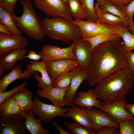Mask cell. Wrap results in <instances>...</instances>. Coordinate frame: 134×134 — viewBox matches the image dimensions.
<instances>
[{
	"label": "cell",
	"instance_id": "obj_16",
	"mask_svg": "<svg viewBox=\"0 0 134 134\" xmlns=\"http://www.w3.org/2000/svg\"><path fill=\"white\" fill-rule=\"evenodd\" d=\"M77 95L78 96L74 99L73 103L82 108L92 110L94 107L100 109L104 104L96 98L92 89H90L86 92L82 90Z\"/></svg>",
	"mask_w": 134,
	"mask_h": 134
},
{
	"label": "cell",
	"instance_id": "obj_24",
	"mask_svg": "<svg viewBox=\"0 0 134 134\" xmlns=\"http://www.w3.org/2000/svg\"><path fill=\"white\" fill-rule=\"evenodd\" d=\"M12 96L25 114L31 110L33 100L32 99L33 94L31 91L25 87L17 92Z\"/></svg>",
	"mask_w": 134,
	"mask_h": 134
},
{
	"label": "cell",
	"instance_id": "obj_21",
	"mask_svg": "<svg viewBox=\"0 0 134 134\" xmlns=\"http://www.w3.org/2000/svg\"><path fill=\"white\" fill-rule=\"evenodd\" d=\"M65 118H70L83 127L95 131L91 118L81 107L74 105L71 106L66 113Z\"/></svg>",
	"mask_w": 134,
	"mask_h": 134
},
{
	"label": "cell",
	"instance_id": "obj_14",
	"mask_svg": "<svg viewBox=\"0 0 134 134\" xmlns=\"http://www.w3.org/2000/svg\"><path fill=\"white\" fill-rule=\"evenodd\" d=\"M126 103L125 100L117 101L103 105L100 109L107 113L114 121L119 124L124 120L134 119L125 107Z\"/></svg>",
	"mask_w": 134,
	"mask_h": 134
},
{
	"label": "cell",
	"instance_id": "obj_1",
	"mask_svg": "<svg viewBox=\"0 0 134 134\" xmlns=\"http://www.w3.org/2000/svg\"><path fill=\"white\" fill-rule=\"evenodd\" d=\"M121 38L105 42L92 51L88 79L92 87L114 72L129 66L127 53Z\"/></svg>",
	"mask_w": 134,
	"mask_h": 134
},
{
	"label": "cell",
	"instance_id": "obj_33",
	"mask_svg": "<svg viewBox=\"0 0 134 134\" xmlns=\"http://www.w3.org/2000/svg\"><path fill=\"white\" fill-rule=\"evenodd\" d=\"M71 79V71L60 75L53 81L54 87L64 88L68 87Z\"/></svg>",
	"mask_w": 134,
	"mask_h": 134
},
{
	"label": "cell",
	"instance_id": "obj_8",
	"mask_svg": "<svg viewBox=\"0 0 134 134\" xmlns=\"http://www.w3.org/2000/svg\"><path fill=\"white\" fill-rule=\"evenodd\" d=\"M46 62L42 60L38 62L30 61L29 64L26 65L27 70L31 74H34L38 82L37 86L43 89L54 87L53 81L48 74Z\"/></svg>",
	"mask_w": 134,
	"mask_h": 134
},
{
	"label": "cell",
	"instance_id": "obj_31",
	"mask_svg": "<svg viewBox=\"0 0 134 134\" xmlns=\"http://www.w3.org/2000/svg\"><path fill=\"white\" fill-rule=\"evenodd\" d=\"M79 0L85 10L87 16V20L97 23L98 12L95 6V0Z\"/></svg>",
	"mask_w": 134,
	"mask_h": 134
},
{
	"label": "cell",
	"instance_id": "obj_37",
	"mask_svg": "<svg viewBox=\"0 0 134 134\" xmlns=\"http://www.w3.org/2000/svg\"><path fill=\"white\" fill-rule=\"evenodd\" d=\"M19 0H1L0 1V7L10 14L14 12L16 3Z\"/></svg>",
	"mask_w": 134,
	"mask_h": 134
},
{
	"label": "cell",
	"instance_id": "obj_23",
	"mask_svg": "<svg viewBox=\"0 0 134 134\" xmlns=\"http://www.w3.org/2000/svg\"><path fill=\"white\" fill-rule=\"evenodd\" d=\"M31 110L26 114L25 124L27 130L31 134H50V131L44 128L41 124V119H35Z\"/></svg>",
	"mask_w": 134,
	"mask_h": 134
},
{
	"label": "cell",
	"instance_id": "obj_18",
	"mask_svg": "<svg viewBox=\"0 0 134 134\" xmlns=\"http://www.w3.org/2000/svg\"><path fill=\"white\" fill-rule=\"evenodd\" d=\"M68 87L62 88L54 87L46 89H38L36 93L38 96L50 100L54 105L63 107L65 106L64 97Z\"/></svg>",
	"mask_w": 134,
	"mask_h": 134
},
{
	"label": "cell",
	"instance_id": "obj_9",
	"mask_svg": "<svg viewBox=\"0 0 134 134\" xmlns=\"http://www.w3.org/2000/svg\"><path fill=\"white\" fill-rule=\"evenodd\" d=\"M73 43L69 46L61 48L60 46L50 44L43 46L38 54L42 61L46 62L69 59L77 60L72 52Z\"/></svg>",
	"mask_w": 134,
	"mask_h": 134
},
{
	"label": "cell",
	"instance_id": "obj_10",
	"mask_svg": "<svg viewBox=\"0 0 134 134\" xmlns=\"http://www.w3.org/2000/svg\"><path fill=\"white\" fill-rule=\"evenodd\" d=\"M72 22L77 25L82 33V38H90L103 33H117V27L88 20H75Z\"/></svg>",
	"mask_w": 134,
	"mask_h": 134
},
{
	"label": "cell",
	"instance_id": "obj_27",
	"mask_svg": "<svg viewBox=\"0 0 134 134\" xmlns=\"http://www.w3.org/2000/svg\"><path fill=\"white\" fill-rule=\"evenodd\" d=\"M0 22L7 27L13 35H22L23 32L15 25L10 14L0 7Z\"/></svg>",
	"mask_w": 134,
	"mask_h": 134
},
{
	"label": "cell",
	"instance_id": "obj_41",
	"mask_svg": "<svg viewBox=\"0 0 134 134\" xmlns=\"http://www.w3.org/2000/svg\"><path fill=\"white\" fill-rule=\"evenodd\" d=\"M127 58L129 65L134 73V53L132 51L128 53Z\"/></svg>",
	"mask_w": 134,
	"mask_h": 134
},
{
	"label": "cell",
	"instance_id": "obj_4",
	"mask_svg": "<svg viewBox=\"0 0 134 134\" xmlns=\"http://www.w3.org/2000/svg\"><path fill=\"white\" fill-rule=\"evenodd\" d=\"M23 12L19 17L14 12L10 14L16 26L32 39L42 40L46 35L42 28L41 20L38 17L30 0H20Z\"/></svg>",
	"mask_w": 134,
	"mask_h": 134
},
{
	"label": "cell",
	"instance_id": "obj_34",
	"mask_svg": "<svg viewBox=\"0 0 134 134\" xmlns=\"http://www.w3.org/2000/svg\"><path fill=\"white\" fill-rule=\"evenodd\" d=\"M119 124V134H134V119L124 120Z\"/></svg>",
	"mask_w": 134,
	"mask_h": 134
},
{
	"label": "cell",
	"instance_id": "obj_20",
	"mask_svg": "<svg viewBox=\"0 0 134 134\" xmlns=\"http://www.w3.org/2000/svg\"><path fill=\"white\" fill-rule=\"evenodd\" d=\"M21 67V64H18L9 73L4 74L0 81V92L6 91L8 86L16 80L31 78L32 74L26 69L22 72Z\"/></svg>",
	"mask_w": 134,
	"mask_h": 134
},
{
	"label": "cell",
	"instance_id": "obj_17",
	"mask_svg": "<svg viewBox=\"0 0 134 134\" xmlns=\"http://www.w3.org/2000/svg\"><path fill=\"white\" fill-rule=\"evenodd\" d=\"M82 108L91 118L95 130L105 126L119 129V124L114 121L107 113L95 109L89 110L86 108Z\"/></svg>",
	"mask_w": 134,
	"mask_h": 134
},
{
	"label": "cell",
	"instance_id": "obj_19",
	"mask_svg": "<svg viewBox=\"0 0 134 134\" xmlns=\"http://www.w3.org/2000/svg\"><path fill=\"white\" fill-rule=\"evenodd\" d=\"M28 50L25 48L16 49L8 52L4 56L0 57V67L7 71L13 68L15 64L18 61L26 60L25 54Z\"/></svg>",
	"mask_w": 134,
	"mask_h": 134
},
{
	"label": "cell",
	"instance_id": "obj_45",
	"mask_svg": "<svg viewBox=\"0 0 134 134\" xmlns=\"http://www.w3.org/2000/svg\"><path fill=\"white\" fill-rule=\"evenodd\" d=\"M4 72L5 71L3 68L0 67V79L4 75Z\"/></svg>",
	"mask_w": 134,
	"mask_h": 134
},
{
	"label": "cell",
	"instance_id": "obj_6",
	"mask_svg": "<svg viewBox=\"0 0 134 134\" xmlns=\"http://www.w3.org/2000/svg\"><path fill=\"white\" fill-rule=\"evenodd\" d=\"M68 109L42 102L39 100L37 95H35L31 110L34 115L40 118L42 121L48 123L56 117L65 118Z\"/></svg>",
	"mask_w": 134,
	"mask_h": 134
},
{
	"label": "cell",
	"instance_id": "obj_38",
	"mask_svg": "<svg viewBox=\"0 0 134 134\" xmlns=\"http://www.w3.org/2000/svg\"><path fill=\"white\" fill-rule=\"evenodd\" d=\"M95 131L96 134H118L119 131V129L110 126L102 127Z\"/></svg>",
	"mask_w": 134,
	"mask_h": 134
},
{
	"label": "cell",
	"instance_id": "obj_28",
	"mask_svg": "<svg viewBox=\"0 0 134 134\" xmlns=\"http://www.w3.org/2000/svg\"><path fill=\"white\" fill-rule=\"evenodd\" d=\"M116 32L123 40L124 48L127 53L132 52L134 49V35L128 29L121 26L117 27Z\"/></svg>",
	"mask_w": 134,
	"mask_h": 134
},
{
	"label": "cell",
	"instance_id": "obj_12",
	"mask_svg": "<svg viewBox=\"0 0 134 134\" xmlns=\"http://www.w3.org/2000/svg\"><path fill=\"white\" fill-rule=\"evenodd\" d=\"M78 63L77 60L66 59L47 62L46 66L48 74L54 81L62 74L72 70Z\"/></svg>",
	"mask_w": 134,
	"mask_h": 134
},
{
	"label": "cell",
	"instance_id": "obj_46",
	"mask_svg": "<svg viewBox=\"0 0 134 134\" xmlns=\"http://www.w3.org/2000/svg\"><path fill=\"white\" fill-rule=\"evenodd\" d=\"M97 3L99 4L100 7L102 5L105 0H96Z\"/></svg>",
	"mask_w": 134,
	"mask_h": 134
},
{
	"label": "cell",
	"instance_id": "obj_26",
	"mask_svg": "<svg viewBox=\"0 0 134 134\" xmlns=\"http://www.w3.org/2000/svg\"><path fill=\"white\" fill-rule=\"evenodd\" d=\"M100 8L103 11H108L120 18L122 20L121 26L128 29L130 24L129 18L121 9L114 6L108 0H105Z\"/></svg>",
	"mask_w": 134,
	"mask_h": 134
},
{
	"label": "cell",
	"instance_id": "obj_43",
	"mask_svg": "<svg viewBox=\"0 0 134 134\" xmlns=\"http://www.w3.org/2000/svg\"><path fill=\"white\" fill-rule=\"evenodd\" d=\"M0 32L9 35H13L12 33L9 29L4 25L0 23Z\"/></svg>",
	"mask_w": 134,
	"mask_h": 134
},
{
	"label": "cell",
	"instance_id": "obj_3",
	"mask_svg": "<svg viewBox=\"0 0 134 134\" xmlns=\"http://www.w3.org/2000/svg\"><path fill=\"white\" fill-rule=\"evenodd\" d=\"M41 22L46 35L51 39L69 45L70 42L82 37L79 26L64 17H45L41 20Z\"/></svg>",
	"mask_w": 134,
	"mask_h": 134
},
{
	"label": "cell",
	"instance_id": "obj_30",
	"mask_svg": "<svg viewBox=\"0 0 134 134\" xmlns=\"http://www.w3.org/2000/svg\"><path fill=\"white\" fill-rule=\"evenodd\" d=\"M72 16L75 20H84L87 18L85 10L79 0H67Z\"/></svg>",
	"mask_w": 134,
	"mask_h": 134
},
{
	"label": "cell",
	"instance_id": "obj_29",
	"mask_svg": "<svg viewBox=\"0 0 134 134\" xmlns=\"http://www.w3.org/2000/svg\"><path fill=\"white\" fill-rule=\"evenodd\" d=\"M121 38V37L117 34L106 33L100 34L91 37L83 39L89 42L91 45V49L92 51L100 44Z\"/></svg>",
	"mask_w": 134,
	"mask_h": 134
},
{
	"label": "cell",
	"instance_id": "obj_40",
	"mask_svg": "<svg viewBox=\"0 0 134 134\" xmlns=\"http://www.w3.org/2000/svg\"><path fill=\"white\" fill-rule=\"evenodd\" d=\"M28 54L25 56V58L29 59L35 62H39L40 59H41V56L39 54H37L33 51H28Z\"/></svg>",
	"mask_w": 134,
	"mask_h": 134
},
{
	"label": "cell",
	"instance_id": "obj_2",
	"mask_svg": "<svg viewBox=\"0 0 134 134\" xmlns=\"http://www.w3.org/2000/svg\"><path fill=\"white\" fill-rule=\"evenodd\" d=\"M134 73L129 66L107 76L96 85L93 90L96 97L104 104L125 100L132 90Z\"/></svg>",
	"mask_w": 134,
	"mask_h": 134
},
{
	"label": "cell",
	"instance_id": "obj_32",
	"mask_svg": "<svg viewBox=\"0 0 134 134\" xmlns=\"http://www.w3.org/2000/svg\"><path fill=\"white\" fill-rule=\"evenodd\" d=\"M63 124L73 134H96L95 130L88 129L75 122H69L64 121Z\"/></svg>",
	"mask_w": 134,
	"mask_h": 134
},
{
	"label": "cell",
	"instance_id": "obj_42",
	"mask_svg": "<svg viewBox=\"0 0 134 134\" xmlns=\"http://www.w3.org/2000/svg\"><path fill=\"white\" fill-rule=\"evenodd\" d=\"M52 125L61 134H70L71 133L67 130H64L55 121L51 122Z\"/></svg>",
	"mask_w": 134,
	"mask_h": 134
},
{
	"label": "cell",
	"instance_id": "obj_35",
	"mask_svg": "<svg viewBox=\"0 0 134 134\" xmlns=\"http://www.w3.org/2000/svg\"><path fill=\"white\" fill-rule=\"evenodd\" d=\"M125 12L130 19V24L128 29L134 35V27L133 25V17L134 15V0L127 6L121 9Z\"/></svg>",
	"mask_w": 134,
	"mask_h": 134
},
{
	"label": "cell",
	"instance_id": "obj_25",
	"mask_svg": "<svg viewBox=\"0 0 134 134\" xmlns=\"http://www.w3.org/2000/svg\"><path fill=\"white\" fill-rule=\"evenodd\" d=\"M94 5L98 12L97 23L112 27L122 26V20L120 18L109 12L103 10L100 8L98 3H95Z\"/></svg>",
	"mask_w": 134,
	"mask_h": 134
},
{
	"label": "cell",
	"instance_id": "obj_5",
	"mask_svg": "<svg viewBox=\"0 0 134 134\" xmlns=\"http://www.w3.org/2000/svg\"><path fill=\"white\" fill-rule=\"evenodd\" d=\"M36 7L48 16L60 17L73 21L67 0H33Z\"/></svg>",
	"mask_w": 134,
	"mask_h": 134
},
{
	"label": "cell",
	"instance_id": "obj_22",
	"mask_svg": "<svg viewBox=\"0 0 134 134\" xmlns=\"http://www.w3.org/2000/svg\"><path fill=\"white\" fill-rule=\"evenodd\" d=\"M26 114L22 111L13 96L5 100L0 104V118L14 116L25 117Z\"/></svg>",
	"mask_w": 134,
	"mask_h": 134
},
{
	"label": "cell",
	"instance_id": "obj_7",
	"mask_svg": "<svg viewBox=\"0 0 134 134\" xmlns=\"http://www.w3.org/2000/svg\"><path fill=\"white\" fill-rule=\"evenodd\" d=\"M73 42L72 52L78 62L76 68L80 70H89L92 56L90 43L82 38H79Z\"/></svg>",
	"mask_w": 134,
	"mask_h": 134
},
{
	"label": "cell",
	"instance_id": "obj_47",
	"mask_svg": "<svg viewBox=\"0 0 134 134\" xmlns=\"http://www.w3.org/2000/svg\"><path fill=\"white\" fill-rule=\"evenodd\" d=\"M133 26L134 27V19L133 20Z\"/></svg>",
	"mask_w": 134,
	"mask_h": 134
},
{
	"label": "cell",
	"instance_id": "obj_44",
	"mask_svg": "<svg viewBox=\"0 0 134 134\" xmlns=\"http://www.w3.org/2000/svg\"><path fill=\"white\" fill-rule=\"evenodd\" d=\"M125 107L127 111L134 117V102L132 104L125 103Z\"/></svg>",
	"mask_w": 134,
	"mask_h": 134
},
{
	"label": "cell",
	"instance_id": "obj_48",
	"mask_svg": "<svg viewBox=\"0 0 134 134\" xmlns=\"http://www.w3.org/2000/svg\"><path fill=\"white\" fill-rule=\"evenodd\" d=\"M1 0H0V1Z\"/></svg>",
	"mask_w": 134,
	"mask_h": 134
},
{
	"label": "cell",
	"instance_id": "obj_39",
	"mask_svg": "<svg viewBox=\"0 0 134 134\" xmlns=\"http://www.w3.org/2000/svg\"><path fill=\"white\" fill-rule=\"evenodd\" d=\"M133 0H108L113 5L121 9L129 4Z\"/></svg>",
	"mask_w": 134,
	"mask_h": 134
},
{
	"label": "cell",
	"instance_id": "obj_36",
	"mask_svg": "<svg viewBox=\"0 0 134 134\" xmlns=\"http://www.w3.org/2000/svg\"><path fill=\"white\" fill-rule=\"evenodd\" d=\"M27 84V82L25 81L8 91L0 92V104L7 98L12 96L17 92L25 88Z\"/></svg>",
	"mask_w": 134,
	"mask_h": 134
},
{
	"label": "cell",
	"instance_id": "obj_15",
	"mask_svg": "<svg viewBox=\"0 0 134 134\" xmlns=\"http://www.w3.org/2000/svg\"><path fill=\"white\" fill-rule=\"evenodd\" d=\"M28 44L25 36L9 35L0 32V57L13 50L25 48Z\"/></svg>",
	"mask_w": 134,
	"mask_h": 134
},
{
	"label": "cell",
	"instance_id": "obj_11",
	"mask_svg": "<svg viewBox=\"0 0 134 134\" xmlns=\"http://www.w3.org/2000/svg\"><path fill=\"white\" fill-rule=\"evenodd\" d=\"M71 72L70 84L66 90L64 97L66 107L74 105L73 100L78 88L84 81L88 80L89 76V70L78 69L75 67Z\"/></svg>",
	"mask_w": 134,
	"mask_h": 134
},
{
	"label": "cell",
	"instance_id": "obj_13",
	"mask_svg": "<svg viewBox=\"0 0 134 134\" xmlns=\"http://www.w3.org/2000/svg\"><path fill=\"white\" fill-rule=\"evenodd\" d=\"M25 119L23 116L0 118V134H25Z\"/></svg>",
	"mask_w": 134,
	"mask_h": 134
}]
</instances>
